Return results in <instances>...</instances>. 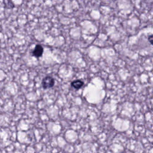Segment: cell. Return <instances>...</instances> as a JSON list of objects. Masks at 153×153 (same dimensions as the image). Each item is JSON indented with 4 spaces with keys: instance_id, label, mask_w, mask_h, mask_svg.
<instances>
[{
    "instance_id": "2",
    "label": "cell",
    "mask_w": 153,
    "mask_h": 153,
    "mask_svg": "<svg viewBox=\"0 0 153 153\" xmlns=\"http://www.w3.org/2000/svg\"><path fill=\"white\" fill-rule=\"evenodd\" d=\"M44 49L41 45L37 44L35 45L34 49L32 51V55L36 58H39L42 56L43 54Z\"/></svg>"
},
{
    "instance_id": "4",
    "label": "cell",
    "mask_w": 153,
    "mask_h": 153,
    "mask_svg": "<svg viewBox=\"0 0 153 153\" xmlns=\"http://www.w3.org/2000/svg\"><path fill=\"white\" fill-rule=\"evenodd\" d=\"M148 41L150 42V43H151V44H152V39H153V36H152V35L151 34V35H149V36H148Z\"/></svg>"
},
{
    "instance_id": "1",
    "label": "cell",
    "mask_w": 153,
    "mask_h": 153,
    "mask_svg": "<svg viewBox=\"0 0 153 153\" xmlns=\"http://www.w3.org/2000/svg\"><path fill=\"white\" fill-rule=\"evenodd\" d=\"M55 81L54 79L50 76H47L44 77L42 80V86L44 89H47V88H50L53 87L54 85Z\"/></svg>"
},
{
    "instance_id": "3",
    "label": "cell",
    "mask_w": 153,
    "mask_h": 153,
    "mask_svg": "<svg viewBox=\"0 0 153 153\" xmlns=\"http://www.w3.org/2000/svg\"><path fill=\"white\" fill-rule=\"evenodd\" d=\"M84 82L80 79H76L74 80L71 82V86L73 87L75 89H79L81 87H82L84 85Z\"/></svg>"
}]
</instances>
